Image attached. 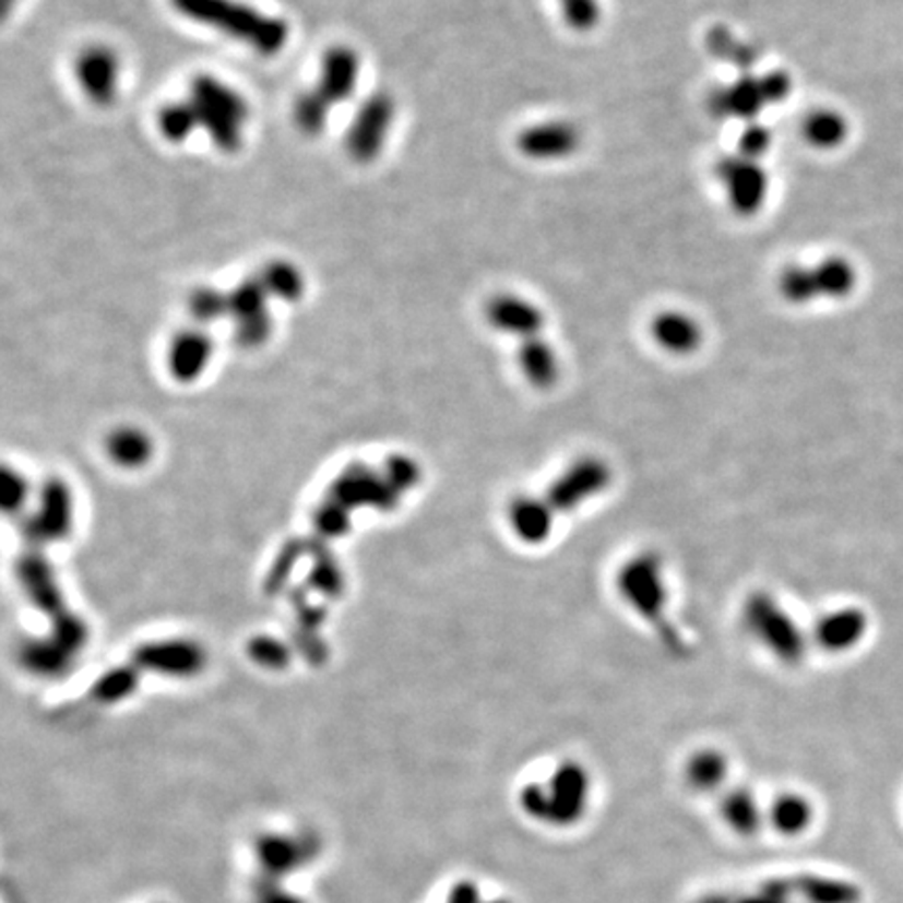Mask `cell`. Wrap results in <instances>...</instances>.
<instances>
[{"label":"cell","instance_id":"cell-1","mask_svg":"<svg viewBox=\"0 0 903 903\" xmlns=\"http://www.w3.org/2000/svg\"><path fill=\"white\" fill-rule=\"evenodd\" d=\"M615 592L623 607L657 632V638L672 653L684 655L688 644L669 615V582L667 569L660 553L638 550L615 571Z\"/></svg>","mask_w":903,"mask_h":903},{"label":"cell","instance_id":"cell-2","mask_svg":"<svg viewBox=\"0 0 903 903\" xmlns=\"http://www.w3.org/2000/svg\"><path fill=\"white\" fill-rule=\"evenodd\" d=\"M189 22L216 29L262 57H274L289 43V25L241 0H171Z\"/></svg>","mask_w":903,"mask_h":903},{"label":"cell","instance_id":"cell-3","mask_svg":"<svg viewBox=\"0 0 903 903\" xmlns=\"http://www.w3.org/2000/svg\"><path fill=\"white\" fill-rule=\"evenodd\" d=\"M740 623L747 635L782 665H799L806 660L811 638L776 594L749 592L740 607Z\"/></svg>","mask_w":903,"mask_h":903},{"label":"cell","instance_id":"cell-4","mask_svg":"<svg viewBox=\"0 0 903 903\" xmlns=\"http://www.w3.org/2000/svg\"><path fill=\"white\" fill-rule=\"evenodd\" d=\"M189 100L195 107L199 128L224 153H235L243 145L249 105L239 91L214 75H197L191 82Z\"/></svg>","mask_w":903,"mask_h":903},{"label":"cell","instance_id":"cell-5","mask_svg":"<svg viewBox=\"0 0 903 903\" xmlns=\"http://www.w3.org/2000/svg\"><path fill=\"white\" fill-rule=\"evenodd\" d=\"M613 477V466L605 456L582 454L565 464L550 479L544 489V498L559 516L578 513L609 491Z\"/></svg>","mask_w":903,"mask_h":903},{"label":"cell","instance_id":"cell-6","mask_svg":"<svg viewBox=\"0 0 903 903\" xmlns=\"http://www.w3.org/2000/svg\"><path fill=\"white\" fill-rule=\"evenodd\" d=\"M791 78L784 72L745 74L726 86H717L709 97V105L722 120L733 118L756 122L768 107L784 103L791 95Z\"/></svg>","mask_w":903,"mask_h":903},{"label":"cell","instance_id":"cell-7","mask_svg":"<svg viewBox=\"0 0 903 903\" xmlns=\"http://www.w3.org/2000/svg\"><path fill=\"white\" fill-rule=\"evenodd\" d=\"M857 285V270L843 256H832L813 266L782 270L779 289L788 304H811L813 299H841Z\"/></svg>","mask_w":903,"mask_h":903},{"label":"cell","instance_id":"cell-8","mask_svg":"<svg viewBox=\"0 0 903 903\" xmlns=\"http://www.w3.org/2000/svg\"><path fill=\"white\" fill-rule=\"evenodd\" d=\"M715 171L736 214L751 216L763 207L770 195V176L759 159L736 151L730 157H724Z\"/></svg>","mask_w":903,"mask_h":903},{"label":"cell","instance_id":"cell-9","mask_svg":"<svg viewBox=\"0 0 903 903\" xmlns=\"http://www.w3.org/2000/svg\"><path fill=\"white\" fill-rule=\"evenodd\" d=\"M393 118L395 103L388 93H377L368 97L356 111V118L345 136V148L349 157H354L360 164L377 159L390 136Z\"/></svg>","mask_w":903,"mask_h":903},{"label":"cell","instance_id":"cell-10","mask_svg":"<svg viewBox=\"0 0 903 903\" xmlns=\"http://www.w3.org/2000/svg\"><path fill=\"white\" fill-rule=\"evenodd\" d=\"M122 66L116 50L109 47H88L75 59V80L82 93L95 105L107 107L118 97Z\"/></svg>","mask_w":903,"mask_h":903},{"label":"cell","instance_id":"cell-11","mask_svg":"<svg viewBox=\"0 0 903 903\" xmlns=\"http://www.w3.org/2000/svg\"><path fill=\"white\" fill-rule=\"evenodd\" d=\"M486 320L498 333L513 340H530L544 335L546 314L534 299L525 295H494L486 306Z\"/></svg>","mask_w":903,"mask_h":903},{"label":"cell","instance_id":"cell-12","mask_svg":"<svg viewBox=\"0 0 903 903\" xmlns=\"http://www.w3.org/2000/svg\"><path fill=\"white\" fill-rule=\"evenodd\" d=\"M559 514L544 494H519L507 507V525L523 546L537 548L555 536Z\"/></svg>","mask_w":903,"mask_h":903},{"label":"cell","instance_id":"cell-13","mask_svg":"<svg viewBox=\"0 0 903 903\" xmlns=\"http://www.w3.org/2000/svg\"><path fill=\"white\" fill-rule=\"evenodd\" d=\"M868 615L859 607H839L816 619L809 638L820 651L843 655L855 649L868 632Z\"/></svg>","mask_w":903,"mask_h":903},{"label":"cell","instance_id":"cell-14","mask_svg":"<svg viewBox=\"0 0 903 903\" xmlns=\"http://www.w3.org/2000/svg\"><path fill=\"white\" fill-rule=\"evenodd\" d=\"M269 297L258 276L239 283L228 294V314L237 320L239 340L247 345L264 342L270 333Z\"/></svg>","mask_w":903,"mask_h":903},{"label":"cell","instance_id":"cell-15","mask_svg":"<svg viewBox=\"0 0 903 903\" xmlns=\"http://www.w3.org/2000/svg\"><path fill=\"white\" fill-rule=\"evenodd\" d=\"M582 145V132L567 120L532 123L519 134V151L537 162H557L573 155Z\"/></svg>","mask_w":903,"mask_h":903},{"label":"cell","instance_id":"cell-16","mask_svg":"<svg viewBox=\"0 0 903 903\" xmlns=\"http://www.w3.org/2000/svg\"><path fill=\"white\" fill-rule=\"evenodd\" d=\"M590 779L587 772L575 761L561 763L548 782V818L557 822H571L582 816L586 807Z\"/></svg>","mask_w":903,"mask_h":903},{"label":"cell","instance_id":"cell-17","mask_svg":"<svg viewBox=\"0 0 903 903\" xmlns=\"http://www.w3.org/2000/svg\"><path fill=\"white\" fill-rule=\"evenodd\" d=\"M360 78V57L349 47L326 50L320 63L317 91L329 105H340L356 93Z\"/></svg>","mask_w":903,"mask_h":903},{"label":"cell","instance_id":"cell-18","mask_svg":"<svg viewBox=\"0 0 903 903\" xmlns=\"http://www.w3.org/2000/svg\"><path fill=\"white\" fill-rule=\"evenodd\" d=\"M317 852L314 839H299V836H281L270 834L256 845V854L260 868L264 872L262 879L276 880L287 877L301 868Z\"/></svg>","mask_w":903,"mask_h":903},{"label":"cell","instance_id":"cell-19","mask_svg":"<svg viewBox=\"0 0 903 903\" xmlns=\"http://www.w3.org/2000/svg\"><path fill=\"white\" fill-rule=\"evenodd\" d=\"M651 340L669 356H690L703 345L701 322L680 310H663L651 320Z\"/></svg>","mask_w":903,"mask_h":903},{"label":"cell","instance_id":"cell-20","mask_svg":"<svg viewBox=\"0 0 903 903\" xmlns=\"http://www.w3.org/2000/svg\"><path fill=\"white\" fill-rule=\"evenodd\" d=\"M516 367L532 390H553L561 379V356L544 335L519 342Z\"/></svg>","mask_w":903,"mask_h":903},{"label":"cell","instance_id":"cell-21","mask_svg":"<svg viewBox=\"0 0 903 903\" xmlns=\"http://www.w3.org/2000/svg\"><path fill=\"white\" fill-rule=\"evenodd\" d=\"M212 354L210 340L203 333H180L170 347V367L180 379L197 377Z\"/></svg>","mask_w":903,"mask_h":903},{"label":"cell","instance_id":"cell-22","mask_svg":"<svg viewBox=\"0 0 903 903\" xmlns=\"http://www.w3.org/2000/svg\"><path fill=\"white\" fill-rule=\"evenodd\" d=\"M804 136L816 148L841 147L849 136V122L841 111L829 107L811 111L804 122Z\"/></svg>","mask_w":903,"mask_h":903},{"label":"cell","instance_id":"cell-23","mask_svg":"<svg viewBox=\"0 0 903 903\" xmlns=\"http://www.w3.org/2000/svg\"><path fill=\"white\" fill-rule=\"evenodd\" d=\"M728 776V761L715 749L697 751L686 763V781L692 788L713 791Z\"/></svg>","mask_w":903,"mask_h":903},{"label":"cell","instance_id":"cell-24","mask_svg":"<svg viewBox=\"0 0 903 903\" xmlns=\"http://www.w3.org/2000/svg\"><path fill=\"white\" fill-rule=\"evenodd\" d=\"M258 278L266 287L270 297H278L285 301H297L306 289L304 272L285 260H276V262L266 264L258 274Z\"/></svg>","mask_w":903,"mask_h":903},{"label":"cell","instance_id":"cell-25","mask_svg":"<svg viewBox=\"0 0 903 903\" xmlns=\"http://www.w3.org/2000/svg\"><path fill=\"white\" fill-rule=\"evenodd\" d=\"M157 126L168 143H185L195 130H199V118L193 103L189 98H182L164 105L157 116Z\"/></svg>","mask_w":903,"mask_h":903},{"label":"cell","instance_id":"cell-26","mask_svg":"<svg viewBox=\"0 0 903 903\" xmlns=\"http://www.w3.org/2000/svg\"><path fill=\"white\" fill-rule=\"evenodd\" d=\"M799 891L809 903H859V889L845 880L801 877Z\"/></svg>","mask_w":903,"mask_h":903},{"label":"cell","instance_id":"cell-27","mask_svg":"<svg viewBox=\"0 0 903 903\" xmlns=\"http://www.w3.org/2000/svg\"><path fill=\"white\" fill-rule=\"evenodd\" d=\"M331 105L318 95L317 91H308L297 97L294 105V122L299 132L308 136H317L329 122Z\"/></svg>","mask_w":903,"mask_h":903},{"label":"cell","instance_id":"cell-28","mask_svg":"<svg viewBox=\"0 0 903 903\" xmlns=\"http://www.w3.org/2000/svg\"><path fill=\"white\" fill-rule=\"evenodd\" d=\"M774 824L786 832L797 834L806 830L811 822V806L806 797L799 795H782L781 799L772 807Z\"/></svg>","mask_w":903,"mask_h":903},{"label":"cell","instance_id":"cell-29","mask_svg":"<svg viewBox=\"0 0 903 903\" xmlns=\"http://www.w3.org/2000/svg\"><path fill=\"white\" fill-rule=\"evenodd\" d=\"M709 49L717 59L733 61L740 70L751 68L757 61L756 49L742 43L740 38H734L733 34L726 29H717L715 34H711Z\"/></svg>","mask_w":903,"mask_h":903},{"label":"cell","instance_id":"cell-30","mask_svg":"<svg viewBox=\"0 0 903 903\" xmlns=\"http://www.w3.org/2000/svg\"><path fill=\"white\" fill-rule=\"evenodd\" d=\"M724 818L733 824L734 830L747 834L757 829L759 811L756 799L749 791H733L724 801Z\"/></svg>","mask_w":903,"mask_h":903},{"label":"cell","instance_id":"cell-31","mask_svg":"<svg viewBox=\"0 0 903 903\" xmlns=\"http://www.w3.org/2000/svg\"><path fill=\"white\" fill-rule=\"evenodd\" d=\"M562 22L575 32H590L601 24V2L598 0H559Z\"/></svg>","mask_w":903,"mask_h":903},{"label":"cell","instance_id":"cell-32","mask_svg":"<svg viewBox=\"0 0 903 903\" xmlns=\"http://www.w3.org/2000/svg\"><path fill=\"white\" fill-rule=\"evenodd\" d=\"M189 310L199 322H212L228 314V294L212 287H199L189 299Z\"/></svg>","mask_w":903,"mask_h":903},{"label":"cell","instance_id":"cell-33","mask_svg":"<svg viewBox=\"0 0 903 903\" xmlns=\"http://www.w3.org/2000/svg\"><path fill=\"white\" fill-rule=\"evenodd\" d=\"M770 148H772V132L768 128L753 122L742 130L740 141H738V153L761 159Z\"/></svg>","mask_w":903,"mask_h":903},{"label":"cell","instance_id":"cell-34","mask_svg":"<svg viewBox=\"0 0 903 903\" xmlns=\"http://www.w3.org/2000/svg\"><path fill=\"white\" fill-rule=\"evenodd\" d=\"M256 903H304L292 893H287L278 882L269 879L256 880Z\"/></svg>","mask_w":903,"mask_h":903},{"label":"cell","instance_id":"cell-35","mask_svg":"<svg viewBox=\"0 0 903 903\" xmlns=\"http://www.w3.org/2000/svg\"><path fill=\"white\" fill-rule=\"evenodd\" d=\"M788 893V884H770L763 898L759 900H745L742 903H784V895Z\"/></svg>","mask_w":903,"mask_h":903},{"label":"cell","instance_id":"cell-36","mask_svg":"<svg viewBox=\"0 0 903 903\" xmlns=\"http://www.w3.org/2000/svg\"><path fill=\"white\" fill-rule=\"evenodd\" d=\"M703 903H728L724 898H713V900H705Z\"/></svg>","mask_w":903,"mask_h":903},{"label":"cell","instance_id":"cell-37","mask_svg":"<svg viewBox=\"0 0 903 903\" xmlns=\"http://www.w3.org/2000/svg\"><path fill=\"white\" fill-rule=\"evenodd\" d=\"M494 903H504V902H494Z\"/></svg>","mask_w":903,"mask_h":903}]
</instances>
